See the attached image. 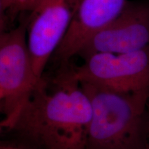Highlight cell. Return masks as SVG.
<instances>
[{
    "mask_svg": "<svg viewBox=\"0 0 149 149\" xmlns=\"http://www.w3.org/2000/svg\"><path fill=\"white\" fill-rule=\"evenodd\" d=\"M148 130H149V119H148Z\"/></svg>",
    "mask_w": 149,
    "mask_h": 149,
    "instance_id": "30bf717a",
    "label": "cell"
},
{
    "mask_svg": "<svg viewBox=\"0 0 149 149\" xmlns=\"http://www.w3.org/2000/svg\"><path fill=\"white\" fill-rule=\"evenodd\" d=\"M22 108L10 130L39 149H85L92 109L79 81L64 68Z\"/></svg>",
    "mask_w": 149,
    "mask_h": 149,
    "instance_id": "6da1fadb",
    "label": "cell"
},
{
    "mask_svg": "<svg viewBox=\"0 0 149 149\" xmlns=\"http://www.w3.org/2000/svg\"><path fill=\"white\" fill-rule=\"evenodd\" d=\"M128 0H78L72 24L56 50L55 57L63 64L77 55L95 33L120 15Z\"/></svg>",
    "mask_w": 149,
    "mask_h": 149,
    "instance_id": "52a82bcc",
    "label": "cell"
},
{
    "mask_svg": "<svg viewBox=\"0 0 149 149\" xmlns=\"http://www.w3.org/2000/svg\"><path fill=\"white\" fill-rule=\"evenodd\" d=\"M92 116L85 149H149V91L124 92L79 82Z\"/></svg>",
    "mask_w": 149,
    "mask_h": 149,
    "instance_id": "7a4b0ae2",
    "label": "cell"
},
{
    "mask_svg": "<svg viewBox=\"0 0 149 149\" xmlns=\"http://www.w3.org/2000/svg\"><path fill=\"white\" fill-rule=\"evenodd\" d=\"M35 73L27 40V21L0 35L1 128L10 130L22 108L45 82Z\"/></svg>",
    "mask_w": 149,
    "mask_h": 149,
    "instance_id": "3957f363",
    "label": "cell"
},
{
    "mask_svg": "<svg viewBox=\"0 0 149 149\" xmlns=\"http://www.w3.org/2000/svg\"><path fill=\"white\" fill-rule=\"evenodd\" d=\"M79 82L118 91H149V47L126 53H95L69 68Z\"/></svg>",
    "mask_w": 149,
    "mask_h": 149,
    "instance_id": "277c9868",
    "label": "cell"
},
{
    "mask_svg": "<svg viewBox=\"0 0 149 149\" xmlns=\"http://www.w3.org/2000/svg\"><path fill=\"white\" fill-rule=\"evenodd\" d=\"M42 0H0L1 26L8 18L14 19L19 14L31 13Z\"/></svg>",
    "mask_w": 149,
    "mask_h": 149,
    "instance_id": "ba28073f",
    "label": "cell"
},
{
    "mask_svg": "<svg viewBox=\"0 0 149 149\" xmlns=\"http://www.w3.org/2000/svg\"><path fill=\"white\" fill-rule=\"evenodd\" d=\"M149 47V4L127 3L122 12L85 43L77 55L126 53Z\"/></svg>",
    "mask_w": 149,
    "mask_h": 149,
    "instance_id": "8992f818",
    "label": "cell"
},
{
    "mask_svg": "<svg viewBox=\"0 0 149 149\" xmlns=\"http://www.w3.org/2000/svg\"><path fill=\"white\" fill-rule=\"evenodd\" d=\"M78 0H42L27 19V40L35 73H43L71 25Z\"/></svg>",
    "mask_w": 149,
    "mask_h": 149,
    "instance_id": "5b68a950",
    "label": "cell"
},
{
    "mask_svg": "<svg viewBox=\"0 0 149 149\" xmlns=\"http://www.w3.org/2000/svg\"><path fill=\"white\" fill-rule=\"evenodd\" d=\"M0 149H29L23 146H19L18 145L13 144H6V143H1L0 146Z\"/></svg>",
    "mask_w": 149,
    "mask_h": 149,
    "instance_id": "9c48e42d",
    "label": "cell"
}]
</instances>
